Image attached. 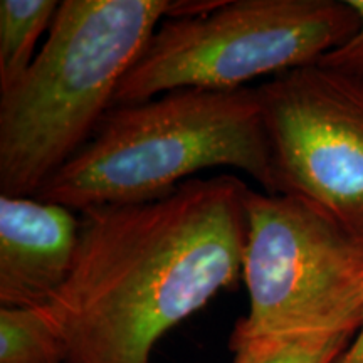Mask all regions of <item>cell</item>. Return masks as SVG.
<instances>
[{"label": "cell", "mask_w": 363, "mask_h": 363, "mask_svg": "<svg viewBox=\"0 0 363 363\" xmlns=\"http://www.w3.org/2000/svg\"><path fill=\"white\" fill-rule=\"evenodd\" d=\"M249 189L190 179L157 201L81 214L69 279L44 310L67 363H153L163 335L242 279Z\"/></svg>", "instance_id": "obj_1"}, {"label": "cell", "mask_w": 363, "mask_h": 363, "mask_svg": "<svg viewBox=\"0 0 363 363\" xmlns=\"http://www.w3.org/2000/svg\"><path fill=\"white\" fill-rule=\"evenodd\" d=\"M214 167L246 172L272 192L256 88L177 89L113 106L89 142L34 197L83 214L157 201Z\"/></svg>", "instance_id": "obj_2"}, {"label": "cell", "mask_w": 363, "mask_h": 363, "mask_svg": "<svg viewBox=\"0 0 363 363\" xmlns=\"http://www.w3.org/2000/svg\"><path fill=\"white\" fill-rule=\"evenodd\" d=\"M170 0H65L48 40L0 93V195L34 197L115 104Z\"/></svg>", "instance_id": "obj_3"}, {"label": "cell", "mask_w": 363, "mask_h": 363, "mask_svg": "<svg viewBox=\"0 0 363 363\" xmlns=\"http://www.w3.org/2000/svg\"><path fill=\"white\" fill-rule=\"evenodd\" d=\"M347 0H230L189 19H167L118 86L115 104L177 89L246 88L266 74L318 65L355 34Z\"/></svg>", "instance_id": "obj_4"}, {"label": "cell", "mask_w": 363, "mask_h": 363, "mask_svg": "<svg viewBox=\"0 0 363 363\" xmlns=\"http://www.w3.org/2000/svg\"><path fill=\"white\" fill-rule=\"evenodd\" d=\"M242 279L249 313L230 338L357 333L363 246L294 197L249 190Z\"/></svg>", "instance_id": "obj_5"}, {"label": "cell", "mask_w": 363, "mask_h": 363, "mask_svg": "<svg viewBox=\"0 0 363 363\" xmlns=\"http://www.w3.org/2000/svg\"><path fill=\"white\" fill-rule=\"evenodd\" d=\"M256 89L271 194L303 201L363 246V78L313 65Z\"/></svg>", "instance_id": "obj_6"}, {"label": "cell", "mask_w": 363, "mask_h": 363, "mask_svg": "<svg viewBox=\"0 0 363 363\" xmlns=\"http://www.w3.org/2000/svg\"><path fill=\"white\" fill-rule=\"evenodd\" d=\"M81 219L38 197L0 195V305L44 306L74 267Z\"/></svg>", "instance_id": "obj_7"}, {"label": "cell", "mask_w": 363, "mask_h": 363, "mask_svg": "<svg viewBox=\"0 0 363 363\" xmlns=\"http://www.w3.org/2000/svg\"><path fill=\"white\" fill-rule=\"evenodd\" d=\"M61 2L2 0L0 2V93L12 88L35 59V44L51 30Z\"/></svg>", "instance_id": "obj_8"}, {"label": "cell", "mask_w": 363, "mask_h": 363, "mask_svg": "<svg viewBox=\"0 0 363 363\" xmlns=\"http://www.w3.org/2000/svg\"><path fill=\"white\" fill-rule=\"evenodd\" d=\"M0 363H67V345L44 306H0Z\"/></svg>", "instance_id": "obj_9"}, {"label": "cell", "mask_w": 363, "mask_h": 363, "mask_svg": "<svg viewBox=\"0 0 363 363\" xmlns=\"http://www.w3.org/2000/svg\"><path fill=\"white\" fill-rule=\"evenodd\" d=\"M357 333L230 338L233 363H333Z\"/></svg>", "instance_id": "obj_10"}, {"label": "cell", "mask_w": 363, "mask_h": 363, "mask_svg": "<svg viewBox=\"0 0 363 363\" xmlns=\"http://www.w3.org/2000/svg\"><path fill=\"white\" fill-rule=\"evenodd\" d=\"M358 17L355 34L350 35L342 45L330 51L318 65L343 74L363 78V0H347Z\"/></svg>", "instance_id": "obj_11"}, {"label": "cell", "mask_w": 363, "mask_h": 363, "mask_svg": "<svg viewBox=\"0 0 363 363\" xmlns=\"http://www.w3.org/2000/svg\"><path fill=\"white\" fill-rule=\"evenodd\" d=\"M333 363H363V320L352 343Z\"/></svg>", "instance_id": "obj_12"}]
</instances>
